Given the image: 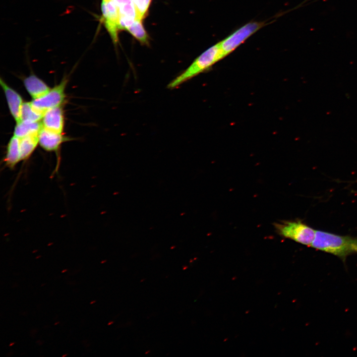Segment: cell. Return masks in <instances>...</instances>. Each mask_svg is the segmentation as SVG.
Masks as SVG:
<instances>
[{"mask_svg":"<svg viewBox=\"0 0 357 357\" xmlns=\"http://www.w3.org/2000/svg\"><path fill=\"white\" fill-rule=\"evenodd\" d=\"M310 247L345 261L350 255L357 254V238L316 230L315 237Z\"/></svg>","mask_w":357,"mask_h":357,"instance_id":"1","label":"cell"},{"mask_svg":"<svg viewBox=\"0 0 357 357\" xmlns=\"http://www.w3.org/2000/svg\"><path fill=\"white\" fill-rule=\"evenodd\" d=\"M218 42L198 56L181 73L173 79L168 88L174 89L200 73L207 70L222 60Z\"/></svg>","mask_w":357,"mask_h":357,"instance_id":"2","label":"cell"},{"mask_svg":"<svg viewBox=\"0 0 357 357\" xmlns=\"http://www.w3.org/2000/svg\"><path fill=\"white\" fill-rule=\"evenodd\" d=\"M274 228L280 236L310 247L316 230L300 221H282L275 223Z\"/></svg>","mask_w":357,"mask_h":357,"instance_id":"3","label":"cell"},{"mask_svg":"<svg viewBox=\"0 0 357 357\" xmlns=\"http://www.w3.org/2000/svg\"><path fill=\"white\" fill-rule=\"evenodd\" d=\"M265 25L263 21L245 23L218 42L222 59L234 52L248 38Z\"/></svg>","mask_w":357,"mask_h":357,"instance_id":"4","label":"cell"},{"mask_svg":"<svg viewBox=\"0 0 357 357\" xmlns=\"http://www.w3.org/2000/svg\"><path fill=\"white\" fill-rule=\"evenodd\" d=\"M101 21L113 43L117 45L119 42V34L121 30L119 12L113 0H101Z\"/></svg>","mask_w":357,"mask_h":357,"instance_id":"5","label":"cell"},{"mask_svg":"<svg viewBox=\"0 0 357 357\" xmlns=\"http://www.w3.org/2000/svg\"><path fill=\"white\" fill-rule=\"evenodd\" d=\"M67 83V79L64 78L44 95L33 99L31 102L33 107L44 114L50 109L60 106L65 100V89Z\"/></svg>","mask_w":357,"mask_h":357,"instance_id":"6","label":"cell"},{"mask_svg":"<svg viewBox=\"0 0 357 357\" xmlns=\"http://www.w3.org/2000/svg\"><path fill=\"white\" fill-rule=\"evenodd\" d=\"M38 138L40 146L48 152H58L62 143L68 140L62 133L50 130L43 126L39 132Z\"/></svg>","mask_w":357,"mask_h":357,"instance_id":"7","label":"cell"},{"mask_svg":"<svg viewBox=\"0 0 357 357\" xmlns=\"http://www.w3.org/2000/svg\"><path fill=\"white\" fill-rule=\"evenodd\" d=\"M0 84L5 95L11 115L16 122L20 121L21 110L23 104L21 95L0 78Z\"/></svg>","mask_w":357,"mask_h":357,"instance_id":"8","label":"cell"},{"mask_svg":"<svg viewBox=\"0 0 357 357\" xmlns=\"http://www.w3.org/2000/svg\"><path fill=\"white\" fill-rule=\"evenodd\" d=\"M41 120L43 127L58 133H62L64 123V115L60 106L46 111Z\"/></svg>","mask_w":357,"mask_h":357,"instance_id":"9","label":"cell"},{"mask_svg":"<svg viewBox=\"0 0 357 357\" xmlns=\"http://www.w3.org/2000/svg\"><path fill=\"white\" fill-rule=\"evenodd\" d=\"M119 16L121 31L132 23L136 18L137 14L132 0H113Z\"/></svg>","mask_w":357,"mask_h":357,"instance_id":"10","label":"cell"},{"mask_svg":"<svg viewBox=\"0 0 357 357\" xmlns=\"http://www.w3.org/2000/svg\"><path fill=\"white\" fill-rule=\"evenodd\" d=\"M23 84L33 99L42 97L51 89L43 80L34 74H31L25 78Z\"/></svg>","mask_w":357,"mask_h":357,"instance_id":"11","label":"cell"},{"mask_svg":"<svg viewBox=\"0 0 357 357\" xmlns=\"http://www.w3.org/2000/svg\"><path fill=\"white\" fill-rule=\"evenodd\" d=\"M21 161L20 139L13 135L8 142L3 162L6 167L13 169Z\"/></svg>","mask_w":357,"mask_h":357,"instance_id":"12","label":"cell"},{"mask_svg":"<svg viewBox=\"0 0 357 357\" xmlns=\"http://www.w3.org/2000/svg\"><path fill=\"white\" fill-rule=\"evenodd\" d=\"M142 21V20L137 18L124 30L127 31L141 44L147 46L149 44V36Z\"/></svg>","mask_w":357,"mask_h":357,"instance_id":"13","label":"cell"},{"mask_svg":"<svg viewBox=\"0 0 357 357\" xmlns=\"http://www.w3.org/2000/svg\"><path fill=\"white\" fill-rule=\"evenodd\" d=\"M42 127L41 122L19 121L16 122L13 135L21 138L29 135L38 133Z\"/></svg>","mask_w":357,"mask_h":357,"instance_id":"14","label":"cell"},{"mask_svg":"<svg viewBox=\"0 0 357 357\" xmlns=\"http://www.w3.org/2000/svg\"><path fill=\"white\" fill-rule=\"evenodd\" d=\"M38 133H35L20 139L21 160H28L39 144Z\"/></svg>","mask_w":357,"mask_h":357,"instance_id":"15","label":"cell"},{"mask_svg":"<svg viewBox=\"0 0 357 357\" xmlns=\"http://www.w3.org/2000/svg\"><path fill=\"white\" fill-rule=\"evenodd\" d=\"M43 114L37 110L31 102H24L21 110L20 121L36 122L42 119Z\"/></svg>","mask_w":357,"mask_h":357,"instance_id":"16","label":"cell"},{"mask_svg":"<svg viewBox=\"0 0 357 357\" xmlns=\"http://www.w3.org/2000/svg\"><path fill=\"white\" fill-rule=\"evenodd\" d=\"M136 14L137 18L141 20L147 16L152 0H132Z\"/></svg>","mask_w":357,"mask_h":357,"instance_id":"17","label":"cell"},{"mask_svg":"<svg viewBox=\"0 0 357 357\" xmlns=\"http://www.w3.org/2000/svg\"><path fill=\"white\" fill-rule=\"evenodd\" d=\"M14 344V343H11L9 346H12Z\"/></svg>","mask_w":357,"mask_h":357,"instance_id":"18","label":"cell"},{"mask_svg":"<svg viewBox=\"0 0 357 357\" xmlns=\"http://www.w3.org/2000/svg\"><path fill=\"white\" fill-rule=\"evenodd\" d=\"M113 323V322H110V323H108V325H109L112 324Z\"/></svg>","mask_w":357,"mask_h":357,"instance_id":"19","label":"cell"},{"mask_svg":"<svg viewBox=\"0 0 357 357\" xmlns=\"http://www.w3.org/2000/svg\"><path fill=\"white\" fill-rule=\"evenodd\" d=\"M66 270H67L66 269H65V270H63V271H62V273H63V272H65Z\"/></svg>","mask_w":357,"mask_h":357,"instance_id":"20","label":"cell"},{"mask_svg":"<svg viewBox=\"0 0 357 357\" xmlns=\"http://www.w3.org/2000/svg\"><path fill=\"white\" fill-rule=\"evenodd\" d=\"M95 302V301H93V302H91V304L93 303V302Z\"/></svg>","mask_w":357,"mask_h":357,"instance_id":"21","label":"cell"},{"mask_svg":"<svg viewBox=\"0 0 357 357\" xmlns=\"http://www.w3.org/2000/svg\"><path fill=\"white\" fill-rule=\"evenodd\" d=\"M66 355H63L62 357H65V356H66Z\"/></svg>","mask_w":357,"mask_h":357,"instance_id":"22","label":"cell"}]
</instances>
